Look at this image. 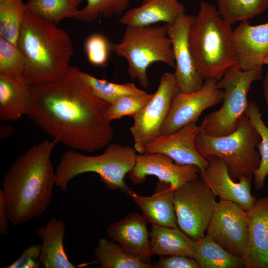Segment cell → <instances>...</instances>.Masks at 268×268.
Wrapping results in <instances>:
<instances>
[{
  "instance_id": "cell-22",
  "label": "cell",
  "mask_w": 268,
  "mask_h": 268,
  "mask_svg": "<svg viewBox=\"0 0 268 268\" xmlns=\"http://www.w3.org/2000/svg\"><path fill=\"white\" fill-rule=\"evenodd\" d=\"M65 224L61 219L52 218L45 226L37 230L42 240L38 261L44 268H76L86 266L90 263L73 265L68 259L63 245Z\"/></svg>"
},
{
  "instance_id": "cell-9",
  "label": "cell",
  "mask_w": 268,
  "mask_h": 268,
  "mask_svg": "<svg viewBox=\"0 0 268 268\" xmlns=\"http://www.w3.org/2000/svg\"><path fill=\"white\" fill-rule=\"evenodd\" d=\"M215 197L200 176L174 191L178 225L195 241L205 235L217 203Z\"/></svg>"
},
{
  "instance_id": "cell-39",
  "label": "cell",
  "mask_w": 268,
  "mask_h": 268,
  "mask_svg": "<svg viewBox=\"0 0 268 268\" xmlns=\"http://www.w3.org/2000/svg\"><path fill=\"white\" fill-rule=\"evenodd\" d=\"M14 128L11 125H5L0 126V138L1 140H4L11 137L14 134Z\"/></svg>"
},
{
  "instance_id": "cell-16",
  "label": "cell",
  "mask_w": 268,
  "mask_h": 268,
  "mask_svg": "<svg viewBox=\"0 0 268 268\" xmlns=\"http://www.w3.org/2000/svg\"><path fill=\"white\" fill-rule=\"evenodd\" d=\"M200 131V126L191 123L172 134H160L145 146L143 153L163 154L180 165H194L202 170L209 163L199 153L194 145V139Z\"/></svg>"
},
{
  "instance_id": "cell-23",
  "label": "cell",
  "mask_w": 268,
  "mask_h": 268,
  "mask_svg": "<svg viewBox=\"0 0 268 268\" xmlns=\"http://www.w3.org/2000/svg\"><path fill=\"white\" fill-rule=\"evenodd\" d=\"M31 99V85L25 80L0 75V120L19 119L27 115Z\"/></svg>"
},
{
  "instance_id": "cell-27",
  "label": "cell",
  "mask_w": 268,
  "mask_h": 268,
  "mask_svg": "<svg viewBox=\"0 0 268 268\" xmlns=\"http://www.w3.org/2000/svg\"><path fill=\"white\" fill-rule=\"evenodd\" d=\"M84 0H28L27 10L31 14L56 25L67 18L77 14L80 4Z\"/></svg>"
},
{
  "instance_id": "cell-17",
  "label": "cell",
  "mask_w": 268,
  "mask_h": 268,
  "mask_svg": "<svg viewBox=\"0 0 268 268\" xmlns=\"http://www.w3.org/2000/svg\"><path fill=\"white\" fill-rule=\"evenodd\" d=\"M231 43L242 70L261 67L268 57V22L255 26L248 21L240 22L233 30Z\"/></svg>"
},
{
  "instance_id": "cell-42",
  "label": "cell",
  "mask_w": 268,
  "mask_h": 268,
  "mask_svg": "<svg viewBox=\"0 0 268 268\" xmlns=\"http://www.w3.org/2000/svg\"><path fill=\"white\" fill-rule=\"evenodd\" d=\"M4 0H0V2H2Z\"/></svg>"
},
{
  "instance_id": "cell-21",
  "label": "cell",
  "mask_w": 268,
  "mask_h": 268,
  "mask_svg": "<svg viewBox=\"0 0 268 268\" xmlns=\"http://www.w3.org/2000/svg\"><path fill=\"white\" fill-rule=\"evenodd\" d=\"M185 10L177 0H143L139 6L125 11L119 20L126 26H147L161 22L170 24Z\"/></svg>"
},
{
  "instance_id": "cell-31",
  "label": "cell",
  "mask_w": 268,
  "mask_h": 268,
  "mask_svg": "<svg viewBox=\"0 0 268 268\" xmlns=\"http://www.w3.org/2000/svg\"><path fill=\"white\" fill-rule=\"evenodd\" d=\"M84 82L98 97L111 104L119 98L128 95L139 94L145 92L134 83L117 84L99 79L91 75L80 71Z\"/></svg>"
},
{
  "instance_id": "cell-34",
  "label": "cell",
  "mask_w": 268,
  "mask_h": 268,
  "mask_svg": "<svg viewBox=\"0 0 268 268\" xmlns=\"http://www.w3.org/2000/svg\"><path fill=\"white\" fill-rule=\"evenodd\" d=\"M153 96V94H148L145 92L139 94L122 96L110 104L106 113V117L110 121L120 119L125 116L134 118Z\"/></svg>"
},
{
  "instance_id": "cell-40",
  "label": "cell",
  "mask_w": 268,
  "mask_h": 268,
  "mask_svg": "<svg viewBox=\"0 0 268 268\" xmlns=\"http://www.w3.org/2000/svg\"><path fill=\"white\" fill-rule=\"evenodd\" d=\"M264 96L268 109V71L265 74L263 83Z\"/></svg>"
},
{
  "instance_id": "cell-1",
  "label": "cell",
  "mask_w": 268,
  "mask_h": 268,
  "mask_svg": "<svg viewBox=\"0 0 268 268\" xmlns=\"http://www.w3.org/2000/svg\"><path fill=\"white\" fill-rule=\"evenodd\" d=\"M70 66L56 81L31 85L27 115L57 143L91 153L106 147L114 131L106 116L110 104L96 96Z\"/></svg>"
},
{
  "instance_id": "cell-41",
  "label": "cell",
  "mask_w": 268,
  "mask_h": 268,
  "mask_svg": "<svg viewBox=\"0 0 268 268\" xmlns=\"http://www.w3.org/2000/svg\"><path fill=\"white\" fill-rule=\"evenodd\" d=\"M264 64H267V65H268V57H267L265 61H264Z\"/></svg>"
},
{
  "instance_id": "cell-4",
  "label": "cell",
  "mask_w": 268,
  "mask_h": 268,
  "mask_svg": "<svg viewBox=\"0 0 268 268\" xmlns=\"http://www.w3.org/2000/svg\"><path fill=\"white\" fill-rule=\"evenodd\" d=\"M231 24L217 8L201 0L189 32V47L196 68L203 79L220 80L237 63L232 46Z\"/></svg>"
},
{
  "instance_id": "cell-2",
  "label": "cell",
  "mask_w": 268,
  "mask_h": 268,
  "mask_svg": "<svg viewBox=\"0 0 268 268\" xmlns=\"http://www.w3.org/2000/svg\"><path fill=\"white\" fill-rule=\"evenodd\" d=\"M57 143L46 139L32 145L5 173L1 190L13 225H22L47 209L56 182L51 155Z\"/></svg>"
},
{
  "instance_id": "cell-28",
  "label": "cell",
  "mask_w": 268,
  "mask_h": 268,
  "mask_svg": "<svg viewBox=\"0 0 268 268\" xmlns=\"http://www.w3.org/2000/svg\"><path fill=\"white\" fill-rule=\"evenodd\" d=\"M244 115L259 134L261 140L258 149L261 157L260 164L253 176L254 186L256 190H261L268 175V128L263 122L257 104L250 101Z\"/></svg>"
},
{
  "instance_id": "cell-12",
  "label": "cell",
  "mask_w": 268,
  "mask_h": 268,
  "mask_svg": "<svg viewBox=\"0 0 268 268\" xmlns=\"http://www.w3.org/2000/svg\"><path fill=\"white\" fill-rule=\"evenodd\" d=\"M217 81L214 79H206L197 91L177 93L161 128V134H170L188 124L196 123L205 109L223 101L224 92L216 87Z\"/></svg>"
},
{
  "instance_id": "cell-33",
  "label": "cell",
  "mask_w": 268,
  "mask_h": 268,
  "mask_svg": "<svg viewBox=\"0 0 268 268\" xmlns=\"http://www.w3.org/2000/svg\"><path fill=\"white\" fill-rule=\"evenodd\" d=\"M23 54L16 46L0 36V75L25 79Z\"/></svg>"
},
{
  "instance_id": "cell-37",
  "label": "cell",
  "mask_w": 268,
  "mask_h": 268,
  "mask_svg": "<svg viewBox=\"0 0 268 268\" xmlns=\"http://www.w3.org/2000/svg\"><path fill=\"white\" fill-rule=\"evenodd\" d=\"M41 249V244H34L28 246L21 254L20 257L10 265L3 267L5 268H37Z\"/></svg>"
},
{
  "instance_id": "cell-15",
  "label": "cell",
  "mask_w": 268,
  "mask_h": 268,
  "mask_svg": "<svg viewBox=\"0 0 268 268\" xmlns=\"http://www.w3.org/2000/svg\"><path fill=\"white\" fill-rule=\"evenodd\" d=\"M205 158L209 165L201 171L200 176L214 195L218 196L220 200L238 204L246 212L249 211L257 200L251 192L252 179L242 178L236 182L229 176L226 165L222 159L213 155Z\"/></svg>"
},
{
  "instance_id": "cell-11",
  "label": "cell",
  "mask_w": 268,
  "mask_h": 268,
  "mask_svg": "<svg viewBox=\"0 0 268 268\" xmlns=\"http://www.w3.org/2000/svg\"><path fill=\"white\" fill-rule=\"evenodd\" d=\"M205 235L231 254L244 259L248 244L246 211L233 201L219 200Z\"/></svg>"
},
{
  "instance_id": "cell-29",
  "label": "cell",
  "mask_w": 268,
  "mask_h": 268,
  "mask_svg": "<svg viewBox=\"0 0 268 268\" xmlns=\"http://www.w3.org/2000/svg\"><path fill=\"white\" fill-rule=\"evenodd\" d=\"M24 0H5L0 2V36L17 46L27 10Z\"/></svg>"
},
{
  "instance_id": "cell-8",
  "label": "cell",
  "mask_w": 268,
  "mask_h": 268,
  "mask_svg": "<svg viewBox=\"0 0 268 268\" xmlns=\"http://www.w3.org/2000/svg\"><path fill=\"white\" fill-rule=\"evenodd\" d=\"M262 76V67L247 71L242 70L237 63L228 67L216 83V87L224 92L223 104L204 118L200 126V132L220 137L235 132L247 108L251 85Z\"/></svg>"
},
{
  "instance_id": "cell-36",
  "label": "cell",
  "mask_w": 268,
  "mask_h": 268,
  "mask_svg": "<svg viewBox=\"0 0 268 268\" xmlns=\"http://www.w3.org/2000/svg\"><path fill=\"white\" fill-rule=\"evenodd\" d=\"M153 268H200L194 258L181 255L160 256L159 260L152 264Z\"/></svg>"
},
{
  "instance_id": "cell-19",
  "label": "cell",
  "mask_w": 268,
  "mask_h": 268,
  "mask_svg": "<svg viewBox=\"0 0 268 268\" xmlns=\"http://www.w3.org/2000/svg\"><path fill=\"white\" fill-rule=\"evenodd\" d=\"M147 222L143 215L131 213L110 224L107 229V235L132 256L150 262L152 255Z\"/></svg>"
},
{
  "instance_id": "cell-38",
  "label": "cell",
  "mask_w": 268,
  "mask_h": 268,
  "mask_svg": "<svg viewBox=\"0 0 268 268\" xmlns=\"http://www.w3.org/2000/svg\"><path fill=\"white\" fill-rule=\"evenodd\" d=\"M9 215L6 208L2 190H0V235L7 236L8 234Z\"/></svg>"
},
{
  "instance_id": "cell-7",
  "label": "cell",
  "mask_w": 268,
  "mask_h": 268,
  "mask_svg": "<svg viewBox=\"0 0 268 268\" xmlns=\"http://www.w3.org/2000/svg\"><path fill=\"white\" fill-rule=\"evenodd\" d=\"M110 49L128 62L127 71L132 80L140 86H149L147 70L155 62H163L175 68L171 41L166 25L126 26L120 41L110 43Z\"/></svg>"
},
{
  "instance_id": "cell-18",
  "label": "cell",
  "mask_w": 268,
  "mask_h": 268,
  "mask_svg": "<svg viewBox=\"0 0 268 268\" xmlns=\"http://www.w3.org/2000/svg\"><path fill=\"white\" fill-rule=\"evenodd\" d=\"M246 212L248 244L245 268H268V196L257 199Z\"/></svg>"
},
{
  "instance_id": "cell-14",
  "label": "cell",
  "mask_w": 268,
  "mask_h": 268,
  "mask_svg": "<svg viewBox=\"0 0 268 268\" xmlns=\"http://www.w3.org/2000/svg\"><path fill=\"white\" fill-rule=\"evenodd\" d=\"M195 16L184 13L174 23L165 24L174 54V74L180 91L185 93L197 91L204 83L196 68L189 44V32Z\"/></svg>"
},
{
  "instance_id": "cell-24",
  "label": "cell",
  "mask_w": 268,
  "mask_h": 268,
  "mask_svg": "<svg viewBox=\"0 0 268 268\" xmlns=\"http://www.w3.org/2000/svg\"><path fill=\"white\" fill-rule=\"evenodd\" d=\"M149 237L152 255H181L191 258L194 257L195 241L178 227L152 224Z\"/></svg>"
},
{
  "instance_id": "cell-10",
  "label": "cell",
  "mask_w": 268,
  "mask_h": 268,
  "mask_svg": "<svg viewBox=\"0 0 268 268\" xmlns=\"http://www.w3.org/2000/svg\"><path fill=\"white\" fill-rule=\"evenodd\" d=\"M179 91L174 73H163L152 98L133 118L134 122L130 128L134 147L138 153H143L145 146L161 134L173 100Z\"/></svg>"
},
{
  "instance_id": "cell-6",
  "label": "cell",
  "mask_w": 268,
  "mask_h": 268,
  "mask_svg": "<svg viewBox=\"0 0 268 268\" xmlns=\"http://www.w3.org/2000/svg\"><path fill=\"white\" fill-rule=\"evenodd\" d=\"M261 137L244 114L237 130L227 135L215 137L200 132L194 139L199 153L205 158L213 155L222 159L231 178L253 179L259 168L261 157L258 149Z\"/></svg>"
},
{
  "instance_id": "cell-13",
  "label": "cell",
  "mask_w": 268,
  "mask_h": 268,
  "mask_svg": "<svg viewBox=\"0 0 268 268\" xmlns=\"http://www.w3.org/2000/svg\"><path fill=\"white\" fill-rule=\"evenodd\" d=\"M170 157L159 153L137 154L135 163L128 173L132 185L143 183L147 176H155L167 182L174 191L200 177L201 169L194 165H177Z\"/></svg>"
},
{
  "instance_id": "cell-35",
  "label": "cell",
  "mask_w": 268,
  "mask_h": 268,
  "mask_svg": "<svg viewBox=\"0 0 268 268\" xmlns=\"http://www.w3.org/2000/svg\"><path fill=\"white\" fill-rule=\"evenodd\" d=\"M110 43L101 34L93 33L90 35L85 44V51L90 63L97 66L105 65L111 51Z\"/></svg>"
},
{
  "instance_id": "cell-25",
  "label": "cell",
  "mask_w": 268,
  "mask_h": 268,
  "mask_svg": "<svg viewBox=\"0 0 268 268\" xmlns=\"http://www.w3.org/2000/svg\"><path fill=\"white\" fill-rule=\"evenodd\" d=\"M193 258L200 268H245L243 259L231 254L206 235L195 241Z\"/></svg>"
},
{
  "instance_id": "cell-5",
  "label": "cell",
  "mask_w": 268,
  "mask_h": 268,
  "mask_svg": "<svg viewBox=\"0 0 268 268\" xmlns=\"http://www.w3.org/2000/svg\"><path fill=\"white\" fill-rule=\"evenodd\" d=\"M134 147L109 143L101 154L84 155L69 149L60 158L55 170V185L62 191L67 189L68 183L76 176L88 172L99 176L106 187L126 192L130 189L124 178L133 168L137 155Z\"/></svg>"
},
{
  "instance_id": "cell-3",
  "label": "cell",
  "mask_w": 268,
  "mask_h": 268,
  "mask_svg": "<svg viewBox=\"0 0 268 268\" xmlns=\"http://www.w3.org/2000/svg\"><path fill=\"white\" fill-rule=\"evenodd\" d=\"M17 46L24 57L25 80L31 85L63 77L74 52L67 32L27 10Z\"/></svg>"
},
{
  "instance_id": "cell-26",
  "label": "cell",
  "mask_w": 268,
  "mask_h": 268,
  "mask_svg": "<svg viewBox=\"0 0 268 268\" xmlns=\"http://www.w3.org/2000/svg\"><path fill=\"white\" fill-rule=\"evenodd\" d=\"M93 253L101 268H152L150 262H145L132 256L112 239L100 238Z\"/></svg>"
},
{
  "instance_id": "cell-20",
  "label": "cell",
  "mask_w": 268,
  "mask_h": 268,
  "mask_svg": "<svg viewBox=\"0 0 268 268\" xmlns=\"http://www.w3.org/2000/svg\"><path fill=\"white\" fill-rule=\"evenodd\" d=\"M125 193L140 208L142 215L152 225L178 227L175 210L174 191L170 184L158 180L150 196L140 195L131 188Z\"/></svg>"
},
{
  "instance_id": "cell-30",
  "label": "cell",
  "mask_w": 268,
  "mask_h": 268,
  "mask_svg": "<svg viewBox=\"0 0 268 268\" xmlns=\"http://www.w3.org/2000/svg\"><path fill=\"white\" fill-rule=\"evenodd\" d=\"M217 2L221 16L231 25L248 21L268 7V0H217Z\"/></svg>"
},
{
  "instance_id": "cell-32",
  "label": "cell",
  "mask_w": 268,
  "mask_h": 268,
  "mask_svg": "<svg viewBox=\"0 0 268 268\" xmlns=\"http://www.w3.org/2000/svg\"><path fill=\"white\" fill-rule=\"evenodd\" d=\"M86 5L79 10L74 19L89 22L101 15L106 18L122 15L130 6V0H84Z\"/></svg>"
}]
</instances>
